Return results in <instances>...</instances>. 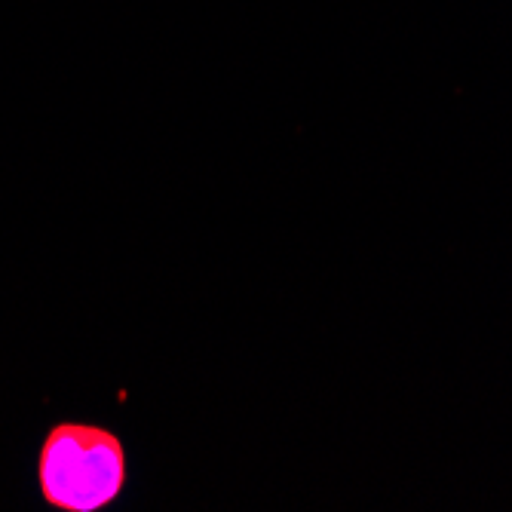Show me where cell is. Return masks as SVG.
I'll list each match as a JSON object with an SVG mask.
<instances>
[{
    "label": "cell",
    "mask_w": 512,
    "mask_h": 512,
    "mask_svg": "<svg viewBox=\"0 0 512 512\" xmlns=\"http://www.w3.org/2000/svg\"><path fill=\"white\" fill-rule=\"evenodd\" d=\"M40 497L59 512H96L111 506L126 485L123 442L89 424H59L37 454Z\"/></svg>",
    "instance_id": "6da1fadb"
}]
</instances>
